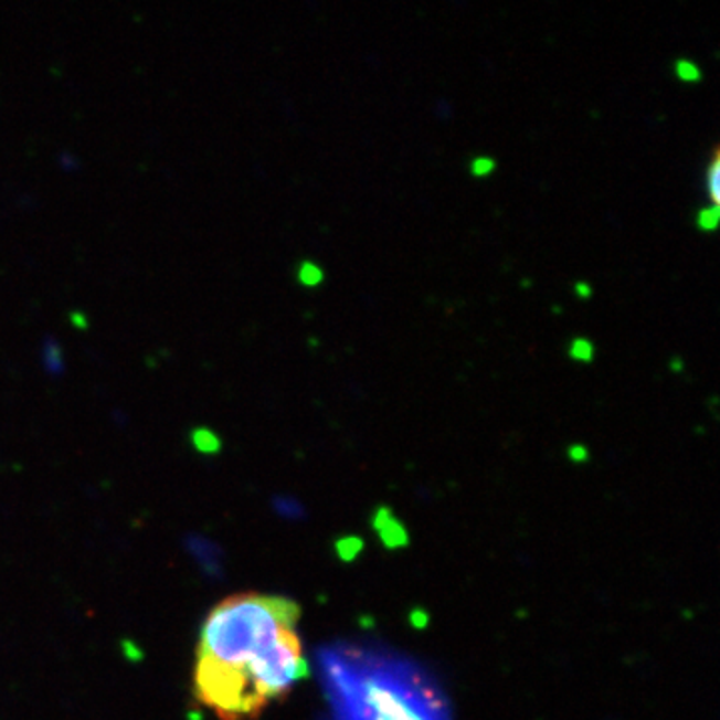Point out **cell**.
<instances>
[{
	"instance_id": "6da1fadb",
	"label": "cell",
	"mask_w": 720,
	"mask_h": 720,
	"mask_svg": "<svg viewBox=\"0 0 720 720\" xmlns=\"http://www.w3.org/2000/svg\"><path fill=\"white\" fill-rule=\"evenodd\" d=\"M300 606L278 594L239 593L212 606L199 635L194 699L219 720H255L307 677Z\"/></svg>"
},
{
	"instance_id": "7a4b0ae2",
	"label": "cell",
	"mask_w": 720,
	"mask_h": 720,
	"mask_svg": "<svg viewBox=\"0 0 720 720\" xmlns=\"http://www.w3.org/2000/svg\"><path fill=\"white\" fill-rule=\"evenodd\" d=\"M298 283L307 288H317L325 283V271L313 261H303L297 268Z\"/></svg>"
},
{
	"instance_id": "3957f363",
	"label": "cell",
	"mask_w": 720,
	"mask_h": 720,
	"mask_svg": "<svg viewBox=\"0 0 720 720\" xmlns=\"http://www.w3.org/2000/svg\"><path fill=\"white\" fill-rule=\"evenodd\" d=\"M594 342L593 340L584 339V337H574L569 342V357L576 362H593L594 360Z\"/></svg>"
},
{
	"instance_id": "277c9868",
	"label": "cell",
	"mask_w": 720,
	"mask_h": 720,
	"mask_svg": "<svg viewBox=\"0 0 720 720\" xmlns=\"http://www.w3.org/2000/svg\"><path fill=\"white\" fill-rule=\"evenodd\" d=\"M675 75L680 83H690V85L702 81V71H700L699 64L689 59H678L675 63Z\"/></svg>"
},
{
	"instance_id": "5b68a950",
	"label": "cell",
	"mask_w": 720,
	"mask_h": 720,
	"mask_svg": "<svg viewBox=\"0 0 720 720\" xmlns=\"http://www.w3.org/2000/svg\"><path fill=\"white\" fill-rule=\"evenodd\" d=\"M44 367L46 371L61 372L64 369L63 350L53 339L46 340L44 345Z\"/></svg>"
},
{
	"instance_id": "8992f818",
	"label": "cell",
	"mask_w": 720,
	"mask_h": 720,
	"mask_svg": "<svg viewBox=\"0 0 720 720\" xmlns=\"http://www.w3.org/2000/svg\"><path fill=\"white\" fill-rule=\"evenodd\" d=\"M719 204H710L707 209H700L699 214H697V226H699L700 231H705V233H712L719 226Z\"/></svg>"
},
{
	"instance_id": "52a82bcc",
	"label": "cell",
	"mask_w": 720,
	"mask_h": 720,
	"mask_svg": "<svg viewBox=\"0 0 720 720\" xmlns=\"http://www.w3.org/2000/svg\"><path fill=\"white\" fill-rule=\"evenodd\" d=\"M707 189H709L710 201H712V204H719L720 201L719 155H714V159H712V162H710L709 170H707Z\"/></svg>"
},
{
	"instance_id": "ba28073f",
	"label": "cell",
	"mask_w": 720,
	"mask_h": 720,
	"mask_svg": "<svg viewBox=\"0 0 720 720\" xmlns=\"http://www.w3.org/2000/svg\"><path fill=\"white\" fill-rule=\"evenodd\" d=\"M468 170L477 179H487L497 170V160L490 159V157H475V159L470 160Z\"/></svg>"
},
{
	"instance_id": "9c48e42d",
	"label": "cell",
	"mask_w": 720,
	"mask_h": 720,
	"mask_svg": "<svg viewBox=\"0 0 720 720\" xmlns=\"http://www.w3.org/2000/svg\"><path fill=\"white\" fill-rule=\"evenodd\" d=\"M574 295L581 298V300H589V298L593 297V286L589 285V283H584V280H581V283H576V285H574Z\"/></svg>"
},
{
	"instance_id": "30bf717a",
	"label": "cell",
	"mask_w": 720,
	"mask_h": 720,
	"mask_svg": "<svg viewBox=\"0 0 720 720\" xmlns=\"http://www.w3.org/2000/svg\"><path fill=\"white\" fill-rule=\"evenodd\" d=\"M194 438H197V443H199V446H209V448H214L216 446V438L211 435V433H207V431H199L197 435H194Z\"/></svg>"
},
{
	"instance_id": "8fae6325",
	"label": "cell",
	"mask_w": 720,
	"mask_h": 720,
	"mask_svg": "<svg viewBox=\"0 0 720 720\" xmlns=\"http://www.w3.org/2000/svg\"><path fill=\"white\" fill-rule=\"evenodd\" d=\"M71 318H73V325H75L76 329H86V327H88L85 315H81V313H73Z\"/></svg>"
},
{
	"instance_id": "7c38bea8",
	"label": "cell",
	"mask_w": 720,
	"mask_h": 720,
	"mask_svg": "<svg viewBox=\"0 0 720 720\" xmlns=\"http://www.w3.org/2000/svg\"><path fill=\"white\" fill-rule=\"evenodd\" d=\"M673 364H675V371H680V369H682V362L678 359H675V362H670V367H673Z\"/></svg>"
}]
</instances>
